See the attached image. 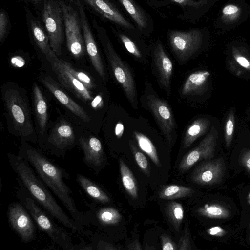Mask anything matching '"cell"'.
<instances>
[{"label":"cell","instance_id":"1","mask_svg":"<svg viewBox=\"0 0 250 250\" xmlns=\"http://www.w3.org/2000/svg\"><path fill=\"white\" fill-rule=\"evenodd\" d=\"M18 155L33 167L41 180L66 208L72 218L84 229L87 226L84 213L77 208L72 191L64 181L69 178L68 172L27 141H22Z\"/></svg>","mask_w":250,"mask_h":250},{"label":"cell","instance_id":"2","mask_svg":"<svg viewBox=\"0 0 250 250\" xmlns=\"http://www.w3.org/2000/svg\"><path fill=\"white\" fill-rule=\"evenodd\" d=\"M13 170L37 203L53 218L56 219L74 233H82L83 228L70 218L56 201L47 186L31 168L30 164L18 155L7 154Z\"/></svg>","mask_w":250,"mask_h":250},{"label":"cell","instance_id":"3","mask_svg":"<svg viewBox=\"0 0 250 250\" xmlns=\"http://www.w3.org/2000/svg\"><path fill=\"white\" fill-rule=\"evenodd\" d=\"M1 94L11 133L22 141L37 143L39 138L33 126L25 92L16 84L8 83L2 87Z\"/></svg>","mask_w":250,"mask_h":250},{"label":"cell","instance_id":"4","mask_svg":"<svg viewBox=\"0 0 250 250\" xmlns=\"http://www.w3.org/2000/svg\"><path fill=\"white\" fill-rule=\"evenodd\" d=\"M16 196L30 214L39 228L51 240L64 250H74L72 238L63 228L57 225L44 209L32 197L17 178Z\"/></svg>","mask_w":250,"mask_h":250},{"label":"cell","instance_id":"5","mask_svg":"<svg viewBox=\"0 0 250 250\" xmlns=\"http://www.w3.org/2000/svg\"><path fill=\"white\" fill-rule=\"evenodd\" d=\"M95 29L115 78L133 107L137 108L136 88L130 69L114 50L104 30L97 25Z\"/></svg>","mask_w":250,"mask_h":250},{"label":"cell","instance_id":"6","mask_svg":"<svg viewBox=\"0 0 250 250\" xmlns=\"http://www.w3.org/2000/svg\"><path fill=\"white\" fill-rule=\"evenodd\" d=\"M42 17L50 46L57 56H60L64 37V23L59 1L49 0L45 1L42 9Z\"/></svg>","mask_w":250,"mask_h":250},{"label":"cell","instance_id":"7","mask_svg":"<svg viewBox=\"0 0 250 250\" xmlns=\"http://www.w3.org/2000/svg\"><path fill=\"white\" fill-rule=\"evenodd\" d=\"M43 142L42 146L44 145V148L51 155L64 157L68 150L78 144V139L70 123L62 120L56 125Z\"/></svg>","mask_w":250,"mask_h":250},{"label":"cell","instance_id":"8","mask_svg":"<svg viewBox=\"0 0 250 250\" xmlns=\"http://www.w3.org/2000/svg\"><path fill=\"white\" fill-rule=\"evenodd\" d=\"M59 1L63 13L68 49L74 57L79 58L84 54L85 45L79 12L64 1Z\"/></svg>","mask_w":250,"mask_h":250},{"label":"cell","instance_id":"9","mask_svg":"<svg viewBox=\"0 0 250 250\" xmlns=\"http://www.w3.org/2000/svg\"><path fill=\"white\" fill-rule=\"evenodd\" d=\"M146 99L147 105L171 149L176 138L177 126L173 112L166 102L154 95L149 94Z\"/></svg>","mask_w":250,"mask_h":250},{"label":"cell","instance_id":"10","mask_svg":"<svg viewBox=\"0 0 250 250\" xmlns=\"http://www.w3.org/2000/svg\"><path fill=\"white\" fill-rule=\"evenodd\" d=\"M168 36L172 51L181 62H186L192 57L199 49L203 41L202 34L198 29L172 30Z\"/></svg>","mask_w":250,"mask_h":250},{"label":"cell","instance_id":"11","mask_svg":"<svg viewBox=\"0 0 250 250\" xmlns=\"http://www.w3.org/2000/svg\"><path fill=\"white\" fill-rule=\"evenodd\" d=\"M9 223L24 243H30L36 237V229L32 216L20 202L11 203L7 208Z\"/></svg>","mask_w":250,"mask_h":250},{"label":"cell","instance_id":"12","mask_svg":"<svg viewBox=\"0 0 250 250\" xmlns=\"http://www.w3.org/2000/svg\"><path fill=\"white\" fill-rule=\"evenodd\" d=\"M217 132L212 126L210 132L198 145L189 151L182 158L179 165V170L184 173L198 162L212 158L217 144Z\"/></svg>","mask_w":250,"mask_h":250},{"label":"cell","instance_id":"13","mask_svg":"<svg viewBox=\"0 0 250 250\" xmlns=\"http://www.w3.org/2000/svg\"><path fill=\"white\" fill-rule=\"evenodd\" d=\"M78 145L83 153V163L98 173L104 166L106 158L100 140L92 135H80Z\"/></svg>","mask_w":250,"mask_h":250},{"label":"cell","instance_id":"14","mask_svg":"<svg viewBox=\"0 0 250 250\" xmlns=\"http://www.w3.org/2000/svg\"><path fill=\"white\" fill-rule=\"evenodd\" d=\"M75 3L80 18L86 51L94 69L103 81H105L106 73L104 65L88 22L83 5L79 0H76Z\"/></svg>","mask_w":250,"mask_h":250},{"label":"cell","instance_id":"15","mask_svg":"<svg viewBox=\"0 0 250 250\" xmlns=\"http://www.w3.org/2000/svg\"><path fill=\"white\" fill-rule=\"evenodd\" d=\"M58 57L55 55L47 60L60 82L64 87L84 102H89L93 101L94 98L89 89L64 69Z\"/></svg>","mask_w":250,"mask_h":250},{"label":"cell","instance_id":"16","mask_svg":"<svg viewBox=\"0 0 250 250\" xmlns=\"http://www.w3.org/2000/svg\"><path fill=\"white\" fill-rule=\"evenodd\" d=\"M225 166L221 157L205 161L198 165L191 174V181L200 185H212L219 183L224 176Z\"/></svg>","mask_w":250,"mask_h":250},{"label":"cell","instance_id":"17","mask_svg":"<svg viewBox=\"0 0 250 250\" xmlns=\"http://www.w3.org/2000/svg\"><path fill=\"white\" fill-rule=\"evenodd\" d=\"M153 62L160 84L169 96L171 94V78L173 72L172 62L162 44L157 42L153 52Z\"/></svg>","mask_w":250,"mask_h":250},{"label":"cell","instance_id":"18","mask_svg":"<svg viewBox=\"0 0 250 250\" xmlns=\"http://www.w3.org/2000/svg\"><path fill=\"white\" fill-rule=\"evenodd\" d=\"M44 85L56 98L74 114L85 122L90 121V118L85 110L67 95L51 78L46 76L42 79Z\"/></svg>","mask_w":250,"mask_h":250},{"label":"cell","instance_id":"19","mask_svg":"<svg viewBox=\"0 0 250 250\" xmlns=\"http://www.w3.org/2000/svg\"><path fill=\"white\" fill-rule=\"evenodd\" d=\"M97 12L112 22L127 29L133 26L108 0H83Z\"/></svg>","mask_w":250,"mask_h":250},{"label":"cell","instance_id":"20","mask_svg":"<svg viewBox=\"0 0 250 250\" xmlns=\"http://www.w3.org/2000/svg\"><path fill=\"white\" fill-rule=\"evenodd\" d=\"M33 103L39 132L43 135L48 120L47 105L44 95L36 82L33 84Z\"/></svg>","mask_w":250,"mask_h":250},{"label":"cell","instance_id":"21","mask_svg":"<svg viewBox=\"0 0 250 250\" xmlns=\"http://www.w3.org/2000/svg\"><path fill=\"white\" fill-rule=\"evenodd\" d=\"M210 75L208 71L202 70L190 74L185 82L181 93L182 95H201L207 88Z\"/></svg>","mask_w":250,"mask_h":250},{"label":"cell","instance_id":"22","mask_svg":"<svg viewBox=\"0 0 250 250\" xmlns=\"http://www.w3.org/2000/svg\"><path fill=\"white\" fill-rule=\"evenodd\" d=\"M76 181L86 194L95 202L102 204L111 202L109 195L91 179L79 173L76 175Z\"/></svg>","mask_w":250,"mask_h":250},{"label":"cell","instance_id":"23","mask_svg":"<svg viewBox=\"0 0 250 250\" xmlns=\"http://www.w3.org/2000/svg\"><path fill=\"white\" fill-rule=\"evenodd\" d=\"M210 121L207 118L194 120L187 128L183 139V147L187 148L208 130Z\"/></svg>","mask_w":250,"mask_h":250},{"label":"cell","instance_id":"24","mask_svg":"<svg viewBox=\"0 0 250 250\" xmlns=\"http://www.w3.org/2000/svg\"><path fill=\"white\" fill-rule=\"evenodd\" d=\"M30 24L35 42L47 60L56 55L50 46L48 36L41 25L33 20H30Z\"/></svg>","mask_w":250,"mask_h":250},{"label":"cell","instance_id":"25","mask_svg":"<svg viewBox=\"0 0 250 250\" xmlns=\"http://www.w3.org/2000/svg\"><path fill=\"white\" fill-rule=\"evenodd\" d=\"M119 165L122 182L125 191L133 199L138 197V190L134 176L125 163L121 159L119 160Z\"/></svg>","mask_w":250,"mask_h":250},{"label":"cell","instance_id":"26","mask_svg":"<svg viewBox=\"0 0 250 250\" xmlns=\"http://www.w3.org/2000/svg\"><path fill=\"white\" fill-rule=\"evenodd\" d=\"M194 190L188 187L169 185L164 187L159 193V197L164 200H173L191 196Z\"/></svg>","mask_w":250,"mask_h":250},{"label":"cell","instance_id":"27","mask_svg":"<svg viewBox=\"0 0 250 250\" xmlns=\"http://www.w3.org/2000/svg\"><path fill=\"white\" fill-rule=\"evenodd\" d=\"M197 212L201 216L214 219H226L231 215L227 208L218 204H206L198 208Z\"/></svg>","mask_w":250,"mask_h":250},{"label":"cell","instance_id":"28","mask_svg":"<svg viewBox=\"0 0 250 250\" xmlns=\"http://www.w3.org/2000/svg\"><path fill=\"white\" fill-rule=\"evenodd\" d=\"M134 135L140 148L145 152L157 167L161 166L156 149L151 140L144 134L133 132Z\"/></svg>","mask_w":250,"mask_h":250},{"label":"cell","instance_id":"29","mask_svg":"<svg viewBox=\"0 0 250 250\" xmlns=\"http://www.w3.org/2000/svg\"><path fill=\"white\" fill-rule=\"evenodd\" d=\"M167 216L176 231H179L184 216V210L181 204L172 201L168 203L166 208Z\"/></svg>","mask_w":250,"mask_h":250},{"label":"cell","instance_id":"30","mask_svg":"<svg viewBox=\"0 0 250 250\" xmlns=\"http://www.w3.org/2000/svg\"><path fill=\"white\" fill-rule=\"evenodd\" d=\"M140 28H146L147 20L145 14L133 0H119Z\"/></svg>","mask_w":250,"mask_h":250},{"label":"cell","instance_id":"31","mask_svg":"<svg viewBox=\"0 0 250 250\" xmlns=\"http://www.w3.org/2000/svg\"><path fill=\"white\" fill-rule=\"evenodd\" d=\"M60 62L65 70L81 82L87 88L90 90L95 87L94 83L87 74L76 70L66 61L60 59Z\"/></svg>","mask_w":250,"mask_h":250},{"label":"cell","instance_id":"32","mask_svg":"<svg viewBox=\"0 0 250 250\" xmlns=\"http://www.w3.org/2000/svg\"><path fill=\"white\" fill-rule=\"evenodd\" d=\"M129 146L137 164L144 173L147 176H149L150 175V171L146 157L142 152L137 148L132 141H129Z\"/></svg>","mask_w":250,"mask_h":250},{"label":"cell","instance_id":"33","mask_svg":"<svg viewBox=\"0 0 250 250\" xmlns=\"http://www.w3.org/2000/svg\"><path fill=\"white\" fill-rule=\"evenodd\" d=\"M235 128V115L233 110L229 112L225 125V141L226 146L229 147L231 145Z\"/></svg>","mask_w":250,"mask_h":250},{"label":"cell","instance_id":"34","mask_svg":"<svg viewBox=\"0 0 250 250\" xmlns=\"http://www.w3.org/2000/svg\"><path fill=\"white\" fill-rule=\"evenodd\" d=\"M222 19L226 22H232L236 20L240 13V8L235 5L229 4L222 11Z\"/></svg>","mask_w":250,"mask_h":250},{"label":"cell","instance_id":"35","mask_svg":"<svg viewBox=\"0 0 250 250\" xmlns=\"http://www.w3.org/2000/svg\"><path fill=\"white\" fill-rule=\"evenodd\" d=\"M232 53L235 63L240 67L250 71V57L243 54L235 48L232 49Z\"/></svg>","mask_w":250,"mask_h":250},{"label":"cell","instance_id":"36","mask_svg":"<svg viewBox=\"0 0 250 250\" xmlns=\"http://www.w3.org/2000/svg\"><path fill=\"white\" fill-rule=\"evenodd\" d=\"M118 36L128 52L136 58H141L142 55L140 51L129 38L121 33H119Z\"/></svg>","mask_w":250,"mask_h":250},{"label":"cell","instance_id":"37","mask_svg":"<svg viewBox=\"0 0 250 250\" xmlns=\"http://www.w3.org/2000/svg\"><path fill=\"white\" fill-rule=\"evenodd\" d=\"M179 250H192L190 243V235L188 227V224H185L184 233L180 238L177 246Z\"/></svg>","mask_w":250,"mask_h":250},{"label":"cell","instance_id":"38","mask_svg":"<svg viewBox=\"0 0 250 250\" xmlns=\"http://www.w3.org/2000/svg\"><path fill=\"white\" fill-rule=\"evenodd\" d=\"M8 17L4 12H1L0 14V42L2 43L6 36L8 29Z\"/></svg>","mask_w":250,"mask_h":250},{"label":"cell","instance_id":"39","mask_svg":"<svg viewBox=\"0 0 250 250\" xmlns=\"http://www.w3.org/2000/svg\"><path fill=\"white\" fill-rule=\"evenodd\" d=\"M161 239L163 250H177V246L169 236L167 235L162 236Z\"/></svg>","mask_w":250,"mask_h":250},{"label":"cell","instance_id":"40","mask_svg":"<svg viewBox=\"0 0 250 250\" xmlns=\"http://www.w3.org/2000/svg\"><path fill=\"white\" fill-rule=\"evenodd\" d=\"M173 1L183 6H189L193 7H199L205 3L206 0L195 1L193 0H172Z\"/></svg>","mask_w":250,"mask_h":250},{"label":"cell","instance_id":"41","mask_svg":"<svg viewBox=\"0 0 250 250\" xmlns=\"http://www.w3.org/2000/svg\"><path fill=\"white\" fill-rule=\"evenodd\" d=\"M240 161L243 167L250 173V149L242 154Z\"/></svg>","mask_w":250,"mask_h":250},{"label":"cell","instance_id":"42","mask_svg":"<svg viewBox=\"0 0 250 250\" xmlns=\"http://www.w3.org/2000/svg\"><path fill=\"white\" fill-rule=\"evenodd\" d=\"M207 231L209 235L215 236H223L227 233L225 230L218 226L212 227Z\"/></svg>","mask_w":250,"mask_h":250},{"label":"cell","instance_id":"43","mask_svg":"<svg viewBox=\"0 0 250 250\" xmlns=\"http://www.w3.org/2000/svg\"><path fill=\"white\" fill-rule=\"evenodd\" d=\"M124 132V125L121 123H118L116 125L115 133L118 138H120Z\"/></svg>","mask_w":250,"mask_h":250},{"label":"cell","instance_id":"44","mask_svg":"<svg viewBox=\"0 0 250 250\" xmlns=\"http://www.w3.org/2000/svg\"><path fill=\"white\" fill-rule=\"evenodd\" d=\"M128 250H142V248L140 245V243L136 241L135 242L130 244L128 246Z\"/></svg>","mask_w":250,"mask_h":250},{"label":"cell","instance_id":"45","mask_svg":"<svg viewBox=\"0 0 250 250\" xmlns=\"http://www.w3.org/2000/svg\"><path fill=\"white\" fill-rule=\"evenodd\" d=\"M247 202L249 205H250V192L248 194V197H247Z\"/></svg>","mask_w":250,"mask_h":250},{"label":"cell","instance_id":"46","mask_svg":"<svg viewBox=\"0 0 250 250\" xmlns=\"http://www.w3.org/2000/svg\"><path fill=\"white\" fill-rule=\"evenodd\" d=\"M34 2H38L42 0H31Z\"/></svg>","mask_w":250,"mask_h":250},{"label":"cell","instance_id":"47","mask_svg":"<svg viewBox=\"0 0 250 250\" xmlns=\"http://www.w3.org/2000/svg\"><path fill=\"white\" fill-rule=\"evenodd\" d=\"M249 239L250 240V223L249 225Z\"/></svg>","mask_w":250,"mask_h":250},{"label":"cell","instance_id":"48","mask_svg":"<svg viewBox=\"0 0 250 250\" xmlns=\"http://www.w3.org/2000/svg\"><path fill=\"white\" fill-rule=\"evenodd\" d=\"M70 0V1H71V2H74V1L75 2V1H76V0Z\"/></svg>","mask_w":250,"mask_h":250}]
</instances>
